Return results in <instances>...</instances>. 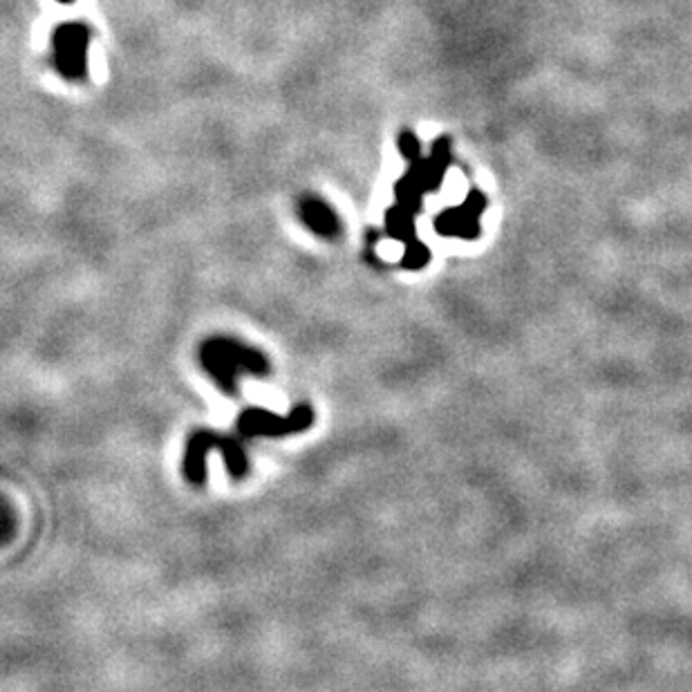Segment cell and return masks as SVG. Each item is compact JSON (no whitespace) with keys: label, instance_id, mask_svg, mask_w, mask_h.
<instances>
[{"label":"cell","instance_id":"6da1fadb","mask_svg":"<svg viewBox=\"0 0 692 692\" xmlns=\"http://www.w3.org/2000/svg\"><path fill=\"white\" fill-rule=\"evenodd\" d=\"M199 363L227 397H238L240 374H253V377L270 374V361L260 350L224 334L211 336L199 345Z\"/></svg>","mask_w":692,"mask_h":692},{"label":"cell","instance_id":"7a4b0ae2","mask_svg":"<svg viewBox=\"0 0 692 692\" xmlns=\"http://www.w3.org/2000/svg\"><path fill=\"white\" fill-rule=\"evenodd\" d=\"M211 451H220L227 473L233 480H242L249 473V455L240 440L222 432L198 428L188 435L187 448H184V477L188 484L204 486L207 482V455Z\"/></svg>","mask_w":692,"mask_h":692},{"label":"cell","instance_id":"3957f363","mask_svg":"<svg viewBox=\"0 0 692 692\" xmlns=\"http://www.w3.org/2000/svg\"><path fill=\"white\" fill-rule=\"evenodd\" d=\"M92 29L84 23H63L52 34V66L66 81L87 79Z\"/></svg>","mask_w":692,"mask_h":692},{"label":"cell","instance_id":"277c9868","mask_svg":"<svg viewBox=\"0 0 692 692\" xmlns=\"http://www.w3.org/2000/svg\"><path fill=\"white\" fill-rule=\"evenodd\" d=\"M311 422H314V411L307 403H299L287 417L274 415L265 408H247L238 415L236 428L240 437L253 440V437H282L307 431Z\"/></svg>","mask_w":692,"mask_h":692},{"label":"cell","instance_id":"5b68a950","mask_svg":"<svg viewBox=\"0 0 692 692\" xmlns=\"http://www.w3.org/2000/svg\"><path fill=\"white\" fill-rule=\"evenodd\" d=\"M299 216L307 227L323 238H334L339 233V218L323 199L319 198H303L299 204Z\"/></svg>","mask_w":692,"mask_h":692},{"label":"cell","instance_id":"8992f818","mask_svg":"<svg viewBox=\"0 0 692 692\" xmlns=\"http://www.w3.org/2000/svg\"><path fill=\"white\" fill-rule=\"evenodd\" d=\"M58 3H63V5H67V3H75V0H58Z\"/></svg>","mask_w":692,"mask_h":692}]
</instances>
